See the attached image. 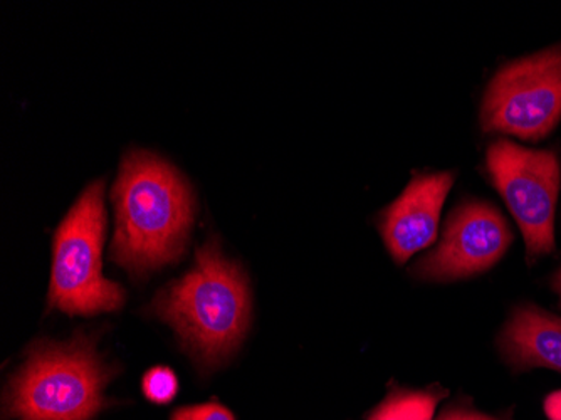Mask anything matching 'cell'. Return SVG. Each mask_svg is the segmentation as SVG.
Returning a JSON list of instances; mask_svg holds the SVG:
<instances>
[{"mask_svg": "<svg viewBox=\"0 0 561 420\" xmlns=\"http://www.w3.org/2000/svg\"><path fill=\"white\" fill-rule=\"evenodd\" d=\"M112 198L116 264L138 276L184 254L194 220V195L173 167L150 151H130L123 159Z\"/></svg>", "mask_w": 561, "mask_h": 420, "instance_id": "cell-1", "label": "cell"}, {"mask_svg": "<svg viewBox=\"0 0 561 420\" xmlns=\"http://www.w3.org/2000/svg\"><path fill=\"white\" fill-rule=\"evenodd\" d=\"M151 311L176 331L202 365H219L248 333V277L224 258L217 239H209L198 249L194 268L156 296Z\"/></svg>", "mask_w": 561, "mask_h": 420, "instance_id": "cell-2", "label": "cell"}, {"mask_svg": "<svg viewBox=\"0 0 561 420\" xmlns=\"http://www.w3.org/2000/svg\"><path fill=\"white\" fill-rule=\"evenodd\" d=\"M110 378L90 338L41 343L12 378L9 413L15 420H93L105 406Z\"/></svg>", "mask_w": 561, "mask_h": 420, "instance_id": "cell-3", "label": "cell"}, {"mask_svg": "<svg viewBox=\"0 0 561 420\" xmlns=\"http://www.w3.org/2000/svg\"><path fill=\"white\" fill-rule=\"evenodd\" d=\"M103 197V180L88 185L55 234L49 306L71 317L116 311L125 303L123 287L101 271L106 232Z\"/></svg>", "mask_w": 561, "mask_h": 420, "instance_id": "cell-4", "label": "cell"}, {"mask_svg": "<svg viewBox=\"0 0 561 420\" xmlns=\"http://www.w3.org/2000/svg\"><path fill=\"white\" fill-rule=\"evenodd\" d=\"M560 118L561 46L504 66L482 101L484 132L541 140Z\"/></svg>", "mask_w": 561, "mask_h": 420, "instance_id": "cell-5", "label": "cell"}, {"mask_svg": "<svg viewBox=\"0 0 561 420\" xmlns=\"http://www.w3.org/2000/svg\"><path fill=\"white\" fill-rule=\"evenodd\" d=\"M488 172L525 238L528 261L554 249V207L561 169L554 151L528 150L510 140L488 148Z\"/></svg>", "mask_w": 561, "mask_h": 420, "instance_id": "cell-6", "label": "cell"}, {"mask_svg": "<svg viewBox=\"0 0 561 420\" xmlns=\"http://www.w3.org/2000/svg\"><path fill=\"white\" fill-rule=\"evenodd\" d=\"M513 234L500 211L468 201L447 220L439 246L412 268L421 280L457 281L484 273L506 254Z\"/></svg>", "mask_w": 561, "mask_h": 420, "instance_id": "cell-7", "label": "cell"}, {"mask_svg": "<svg viewBox=\"0 0 561 420\" xmlns=\"http://www.w3.org/2000/svg\"><path fill=\"white\" fill-rule=\"evenodd\" d=\"M453 183V172L415 175L400 197L381 213L378 229L397 264H405L436 241L440 211Z\"/></svg>", "mask_w": 561, "mask_h": 420, "instance_id": "cell-8", "label": "cell"}, {"mask_svg": "<svg viewBox=\"0 0 561 420\" xmlns=\"http://www.w3.org/2000/svg\"><path fill=\"white\" fill-rule=\"evenodd\" d=\"M500 347L507 363L519 371L551 368L561 374V318L538 306H518L501 333Z\"/></svg>", "mask_w": 561, "mask_h": 420, "instance_id": "cell-9", "label": "cell"}, {"mask_svg": "<svg viewBox=\"0 0 561 420\" xmlns=\"http://www.w3.org/2000/svg\"><path fill=\"white\" fill-rule=\"evenodd\" d=\"M447 391L439 385L425 390L392 387L367 420H434L437 406Z\"/></svg>", "mask_w": 561, "mask_h": 420, "instance_id": "cell-10", "label": "cell"}, {"mask_svg": "<svg viewBox=\"0 0 561 420\" xmlns=\"http://www.w3.org/2000/svg\"><path fill=\"white\" fill-rule=\"evenodd\" d=\"M179 382L167 366H156L145 374L144 394L151 402L167 404L175 397Z\"/></svg>", "mask_w": 561, "mask_h": 420, "instance_id": "cell-11", "label": "cell"}, {"mask_svg": "<svg viewBox=\"0 0 561 420\" xmlns=\"http://www.w3.org/2000/svg\"><path fill=\"white\" fill-rule=\"evenodd\" d=\"M170 420H236L231 410L216 402L201 404V406L181 407L172 413Z\"/></svg>", "mask_w": 561, "mask_h": 420, "instance_id": "cell-12", "label": "cell"}, {"mask_svg": "<svg viewBox=\"0 0 561 420\" xmlns=\"http://www.w3.org/2000/svg\"><path fill=\"white\" fill-rule=\"evenodd\" d=\"M437 420H501L496 417L486 416V413L478 412L468 406H449L440 412Z\"/></svg>", "mask_w": 561, "mask_h": 420, "instance_id": "cell-13", "label": "cell"}, {"mask_svg": "<svg viewBox=\"0 0 561 420\" xmlns=\"http://www.w3.org/2000/svg\"><path fill=\"white\" fill-rule=\"evenodd\" d=\"M545 413L550 420H561V390L553 391L545 399Z\"/></svg>", "mask_w": 561, "mask_h": 420, "instance_id": "cell-14", "label": "cell"}, {"mask_svg": "<svg viewBox=\"0 0 561 420\" xmlns=\"http://www.w3.org/2000/svg\"><path fill=\"white\" fill-rule=\"evenodd\" d=\"M551 287H553V292L557 293L558 299H560V308H561V270L557 271L553 280H551Z\"/></svg>", "mask_w": 561, "mask_h": 420, "instance_id": "cell-15", "label": "cell"}]
</instances>
